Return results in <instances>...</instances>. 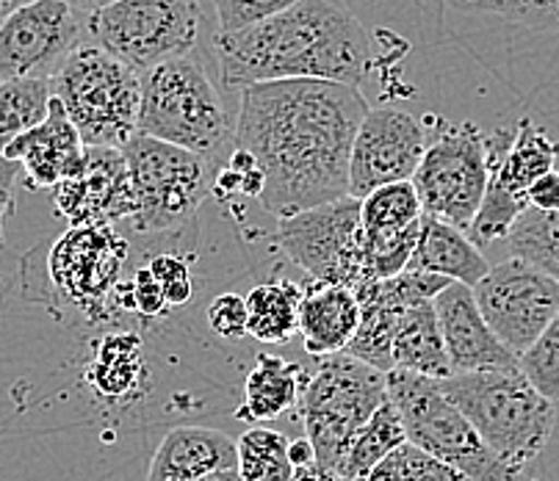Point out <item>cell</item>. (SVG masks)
<instances>
[{"label":"cell","mask_w":559,"mask_h":481,"mask_svg":"<svg viewBox=\"0 0 559 481\" xmlns=\"http://www.w3.org/2000/svg\"><path fill=\"white\" fill-rule=\"evenodd\" d=\"M366 113L364 92L328 81L241 92L233 144L261 169L263 211L283 219L349 196L352 144Z\"/></svg>","instance_id":"cell-1"},{"label":"cell","mask_w":559,"mask_h":481,"mask_svg":"<svg viewBox=\"0 0 559 481\" xmlns=\"http://www.w3.org/2000/svg\"><path fill=\"white\" fill-rule=\"evenodd\" d=\"M219 84L241 92L277 81H328L360 89L371 39L344 0H299L277 17L214 36Z\"/></svg>","instance_id":"cell-2"},{"label":"cell","mask_w":559,"mask_h":481,"mask_svg":"<svg viewBox=\"0 0 559 481\" xmlns=\"http://www.w3.org/2000/svg\"><path fill=\"white\" fill-rule=\"evenodd\" d=\"M438 387L512 473L540 457L557 426V405L537 393L518 365L452 374Z\"/></svg>","instance_id":"cell-3"},{"label":"cell","mask_w":559,"mask_h":481,"mask_svg":"<svg viewBox=\"0 0 559 481\" xmlns=\"http://www.w3.org/2000/svg\"><path fill=\"white\" fill-rule=\"evenodd\" d=\"M139 136L158 139L200 158L225 160L236 139V119L225 97L194 56L142 72Z\"/></svg>","instance_id":"cell-4"},{"label":"cell","mask_w":559,"mask_h":481,"mask_svg":"<svg viewBox=\"0 0 559 481\" xmlns=\"http://www.w3.org/2000/svg\"><path fill=\"white\" fill-rule=\"evenodd\" d=\"M128 261V241L114 227H70L50 244L43 274L23 268V291L31 302H43L56 315L75 310L86 324L114 321L119 274Z\"/></svg>","instance_id":"cell-5"},{"label":"cell","mask_w":559,"mask_h":481,"mask_svg":"<svg viewBox=\"0 0 559 481\" xmlns=\"http://www.w3.org/2000/svg\"><path fill=\"white\" fill-rule=\"evenodd\" d=\"M56 100L78 128L86 147L126 149L139 131L142 72L84 43L50 81Z\"/></svg>","instance_id":"cell-6"},{"label":"cell","mask_w":559,"mask_h":481,"mask_svg":"<svg viewBox=\"0 0 559 481\" xmlns=\"http://www.w3.org/2000/svg\"><path fill=\"white\" fill-rule=\"evenodd\" d=\"M388 401L385 374L349 354L324 357L299 401L316 465L344 476L357 432Z\"/></svg>","instance_id":"cell-7"},{"label":"cell","mask_w":559,"mask_h":481,"mask_svg":"<svg viewBox=\"0 0 559 481\" xmlns=\"http://www.w3.org/2000/svg\"><path fill=\"white\" fill-rule=\"evenodd\" d=\"M429 144L413 175L424 216L468 232L490 180V133L476 122L427 117Z\"/></svg>","instance_id":"cell-8"},{"label":"cell","mask_w":559,"mask_h":481,"mask_svg":"<svg viewBox=\"0 0 559 481\" xmlns=\"http://www.w3.org/2000/svg\"><path fill=\"white\" fill-rule=\"evenodd\" d=\"M388 398L405 423L407 443L427 457L449 465L471 481H515L493 452L483 443L463 412L441 393L438 382L427 376L391 371L385 374Z\"/></svg>","instance_id":"cell-9"},{"label":"cell","mask_w":559,"mask_h":481,"mask_svg":"<svg viewBox=\"0 0 559 481\" xmlns=\"http://www.w3.org/2000/svg\"><path fill=\"white\" fill-rule=\"evenodd\" d=\"M131 175L136 232H175L189 225L214 191V164L175 144L133 136L122 149Z\"/></svg>","instance_id":"cell-10"},{"label":"cell","mask_w":559,"mask_h":481,"mask_svg":"<svg viewBox=\"0 0 559 481\" xmlns=\"http://www.w3.org/2000/svg\"><path fill=\"white\" fill-rule=\"evenodd\" d=\"M200 31V0H119L86 20L92 45L136 72L194 56Z\"/></svg>","instance_id":"cell-11"},{"label":"cell","mask_w":559,"mask_h":481,"mask_svg":"<svg viewBox=\"0 0 559 481\" xmlns=\"http://www.w3.org/2000/svg\"><path fill=\"white\" fill-rule=\"evenodd\" d=\"M557 158L559 144L532 119L490 133V180L468 230L479 250L507 241L515 221L530 208L526 191L543 175L554 172Z\"/></svg>","instance_id":"cell-12"},{"label":"cell","mask_w":559,"mask_h":481,"mask_svg":"<svg viewBox=\"0 0 559 481\" xmlns=\"http://www.w3.org/2000/svg\"><path fill=\"white\" fill-rule=\"evenodd\" d=\"M274 241L313 282L355 291L366 282V232L360 200L344 196L335 203L277 219Z\"/></svg>","instance_id":"cell-13"},{"label":"cell","mask_w":559,"mask_h":481,"mask_svg":"<svg viewBox=\"0 0 559 481\" xmlns=\"http://www.w3.org/2000/svg\"><path fill=\"white\" fill-rule=\"evenodd\" d=\"M476 308L507 351L521 357L559 313V282L521 257L490 266L474 288Z\"/></svg>","instance_id":"cell-14"},{"label":"cell","mask_w":559,"mask_h":481,"mask_svg":"<svg viewBox=\"0 0 559 481\" xmlns=\"http://www.w3.org/2000/svg\"><path fill=\"white\" fill-rule=\"evenodd\" d=\"M84 36L86 23L67 0H34L0 23V81H53Z\"/></svg>","instance_id":"cell-15"},{"label":"cell","mask_w":559,"mask_h":481,"mask_svg":"<svg viewBox=\"0 0 559 481\" xmlns=\"http://www.w3.org/2000/svg\"><path fill=\"white\" fill-rule=\"evenodd\" d=\"M427 144L429 131L418 117L399 108H369L352 144L349 196L366 200L382 185L413 180Z\"/></svg>","instance_id":"cell-16"},{"label":"cell","mask_w":559,"mask_h":481,"mask_svg":"<svg viewBox=\"0 0 559 481\" xmlns=\"http://www.w3.org/2000/svg\"><path fill=\"white\" fill-rule=\"evenodd\" d=\"M452 279L438 274L405 272L391 279H366L355 288L360 304V327L344 354L355 357L371 369L391 374L393 371V335L399 318L418 302H432Z\"/></svg>","instance_id":"cell-17"},{"label":"cell","mask_w":559,"mask_h":481,"mask_svg":"<svg viewBox=\"0 0 559 481\" xmlns=\"http://www.w3.org/2000/svg\"><path fill=\"white\" fill-rule=\"evenodd\" d=\"M56 214L70 227H114L136 214L131 175L122 149L86 147L81 175L53 189Z\"/></svg>","instance_id":"cell-18"},{"label":"cell","mask_w":559,"mask_h":481,"mask_svg":"<svg viewBox=\"0 0 559 481\" xmlns=\"http://www.w3.org/2000/svg\"><path fill=\"white\" fill-rule=\"evenodd\" d=\"M435 313L441 324L452 374H474L490 369H515L518 357L501 346L488 321L476 308L474 291L460 282H449L435 297Z\"/></svg>","instance_id":"cell-19"},{"label":"cell","mask_w":559,"mask_h":481,"mask_svg":"<svg viewBox=\"0 0 559 481\" xmlns=\"http://www.w3.org/2000/svg\"><path fill=\"white\" fill-rule=\"evenodd\" d=\"M9 160L20 164L25 175V183L31 191L56 189L61 180H70L81 175L86 160V144L67 117L64 106L59 100H50L48 119L34 131L23 133L3 149Z\"/></svg>","instance_id":"cell-20"},{"label":"cell","mask_w":559,"mask_h":481,"mask_svg":"<svg viewBox=\"0 0 559 481\" xmlns=\"http://www.w3.org/2000/svg\"><path fill=\"white\" fill-rule=\"evenodd\" d=\"M227 468H238L236 440L219 429L178 426L155 448L147 481H197Z\"/></svg>","instance_id":"cell-21"},{"label":"cell","mask_w":559,"mask_h":481,"mask_svg":"<svg viewBox=\"0 0 559 481\" xmlns=\"http://www.w3.org/2000/svg\"><path fill=\"white\" fill-rule=\"evenodd\" d=\"M360 327V304L352 288L313 282L302 288L299 335L310 357L344 354Z\"/></svg>","instance_id":"cell-22"},{"label":"cell","mask_w":559,"mask_h":481,"mask_svg":"<svg viewBox=\"0 0 559 481\" xmlns=\"http://www.w3.org/2000/svg\"><path fill=\"white\" fill-rule=\"evenodd\" d=\"M150 371L136 333H108L92 344L84 385L106 405H128L147 390Z\"/></svg>","instance_id":"cell-23"},{"label":"cell","mask_w":559,"mask_h":481,"mask_svg":"<svg viewBox=\"0 0 559 481\" xmlns=\"http://www.w3.org/2000/svg\"><path fill=\"white\" fill-rule=\"evenodd\" d=\"M407 272L438 274L465 288H474L490 272V266L468 232L421 214V232Z\"/></svg>","instance_id":"cell-24"},{"label":"cell","mask_w":559,"mask_h":481,"mask_svg":"<svg viewBox=\"0 0 559 481\" xmlns=\"http://www.w3.org/2000/svg\"><path fill=\"white\" fill-rule=\"evenodd\" d=\"M305 385L308 376L299 363H288L274 354H258L255 369L245 382V401L236 410V418L258 426L286 416L288 410L299 407Z\"/></svg>","instance_id":"cell-25"},{"label":"cell","mask_w":559,"mask_h":481,"mask_svg":"<svg viewBox=\"0 0 559 481\" xmlns=\"http://www.w3.org/2000/svg\"><path fill=\"white\" fill-rule=\"evenodd\" d=\"M393 371H407V374L427 376L435 382L452 376V363H449L441 324L435 313V299L413 304L399 318L396 335H393Z\"/></svg>","instance_id":"cell-26"},{"label":"cell","mask_w":559,"mask_h":481,"mask_svg":"<svg viewBox=\"0 0 559 481\" xmlns=\"http://www.w3.org/2000/svg\"><path fill=\"white\" fill-rule=\"evenodd\" d=\"M302 288L292 279L261 282L247 293V338L261 344H288L299 335Z\"/></svg>","instance_id":"cell-27"},{"label":"cell","mask_w":559,"mask_h":481,"mask_svg":"<svg viewBox=\"0 0 559 481\" xmlns=\"http://www.w3.org/2000/svg\"><path fill=\"white\" fill-rule=\"evenodd\" d=\"M53 89L50 81L12 77L0 81V153L48 119Z\"/></svg>","instance_id":"cell-28"},{"label":"cell","mask_w":559,"mask_h":481,"mask_svg":"<svg viewBox=\"0 0 559 481\" xmlns=\"http://www.w3.org/2000/svg\"><path fill=\"white\" fill-rule=\"evenodd\" d=\"M241 481H294L292 440L277 429L252 426L236 440Z\"/></svg>","instance_id":"cell-29"},{"label":"cell","mask_w":559,"mask_h":481,"mask_svg":"<svg viewBox=\"0 0 559 481\" xmlns=\"http://www.w3.org/2000/svg\"><path fill=\"white\" fill-rule=\"evenodd\" d=\"M405 423H402L396 407H393L391 398H388L385 405L371 416V421L357 432L355 443H352L349 448V457H346L344 465V479L364 481L382 459L391 457V454L396 452V448L405 446Z\"/></svg>","instance_id":"cell-30"},{"label":"cell","mask_w":559,"mask_h":481,"mask_svg":"<svg viewBox=\"0 0 559 481\" xmlns=\"http://www.w3.org/2000/svg\"><path fill=\"white\" fill-rule=\"evenodd\" d=\"M507 250L559 282V214L526 208L507 236Z\"/></svg>","instance_id":"cell-31"},{"label":"cell","mask_w":559,"mask_h":481,"mask_svg":"<svg viewBox=\"0 0 559 481\" xmlns=\"http://www.w3.org/2000/svg\"><path fill=\"white\" fill-rule=\"evenodd\" d=\"M360 216H364V232H393L416 225L421 219V203L413 180L371 191L366 200H360Z\"/></svg>","instance_id":"cell-32"},{"label":"cell","mask_w":559,"mask_h":481,"mask_svg":"<svg viewBox=\"0 0 559 481\" xmlns=\"http://www.w3.org/2000/svg\"><path fill=\"white\" fill-rule=\"evenodd\" d=\"M465 14H490L507 23L559 34V0H443Z\"/></svg>","instance_id":"cell-33"},{"label":"cell","mask_w":559,"mask_h":481,"mask_svg":"<svg viewBox=\"0 0 559 481\" xmlns=\"http://www.w3.org/2000/svg\"><path fill=\"white\" fill-rule=\"evenodd\" d=\"M421 219L405 230L393 232H366V268L371 279H391L405 274L411 257L416 252Z\"/></svg>","instance_id":"cell-34"},{"label":"cell","mask_w":559,"mask_h":481,"mask_svg":"<svg viewBox=\"0 0 559 481\" xmlns=\"http://www.w3.org/2000/svg\"><path fill=\"white\" fill-rule=\"evenodd\" d=\"M518 369L532 385L537 387V393L554 401H559V313L554 315L551 324L543 329L540 338L532 344L530 351L518 357Z\"/></svg>","instance_id":"cell-35"},{"label":"cell","mask_w":559,"mask_h":481,"mask_svg":"<svg viewBox=\"0 0 559 481\" xmlns=\"http://www.w3.org/2000/svg\"><path fill=\"white\" fill-rule=\"evenodd\" d=\"M299 0H214L216 34H236V31L252 28L258 23L277 17L292 9Z\"/></svg>","instance_id":"cell-36"},{"label":"cell","mask_w":559,"mask_h":481,"mask_svg":"<svg viewBox=\"0 0 559 481\" xmlns=\"http://www.w3.org/2000/svg\"><path fill=\"white\" fill-rule=\"evenodd\" d=\"M147 268L153 272V277L162 282L169 308H180V304H186L194 297L189 257L175 255V252H162V255L150 257Z\"/></svg>","instance_id":"cell-37"},{"label":"cell","mask_w":559,"mask_h":481,"mask_svg":"<svg viewBox=\"0 0 559 481\" xmlns=\"http://www.w3.org/2000/svg\"><path fill=\"white\" fill-rule=\"evenodd\" d=\"M211 333L225 340L247 338V297L241 293H219L205 310Z\"/></svg>","instance_id":"cell-38"},{"label":"cell","mask_w":559,"mask_h":481,"mask_svg":"<svg viewBox=\"0 0 559 481\" xmlns=\"http://www.w3.org/2000/svg\"><path fill=\"white\" fill-rule=\"evenodd\" d=\"M128 299H131V308L144 318H162L169 310L162 282L153 277L147 266L133 274L131 286H128Z\"/></svg>","instance_id":"cell-39"},{"label":"cell","mask_w":559,"mask_h":481,"mask_svg":"<svg viewBox=\"0 0 559 481\" xmlns=\"http://www.w3.org/2000/svg\"><path fill=\"white\" fill-rule=\"evenodd\" d=\"M20 175H23V167L0 153V255H3V244H7V221L12 219L14 208H17L14 185H17Z\"/></svg>","instance_id":"cell-40"},{"label":"cell","mask_w":559,"mask_h":481,"mask_svg":"<svg viewBox=\"0 0 559 481\" xmlns=\"http://www.w3.org/2000/svg\"><path fill=\"white\" fill-rule=\"evenodd\" d=\"M364 481H413V446L405 443L402 448L382 459Z\"/></svg>","instance_id":"cell-41"},{"label":"cell","mask_w":559,"mask_h":481,"mask_svg":"<svg viewBox=\"0 0 559 481\" xmlns=\"http://www.w3.org/2000/svg\"><path fill=\"white\" fill-rule=\"evenodd\" d=\"M526 203L530 208L543 211V214H559V172L543 175L540 180L532 183V189L526 191Z\"/></svg>","instance_id":"cell-42"},{"label":"cell","mask_w":559,"mask_h":481,"mask_svg":"<svg viewBox=\"0 0 559 481\" xmlns=\"http://www.w3.org/2000/svg\"><path fill=\"white\" fill-rule=\"evenodd\" d=\"M413 481H471V479L460 473V470L427 457V454L418 452V448L413 446Z\"/></svg>","instance_id":"cell-43"},{"label":"cell","mask_w":559,"mask_h":481,"mask_svg":"<svg viewBox=\"0 0 559 481\" xmlns=\"http://www.w3.org/2000/svg\"><path fill=\"white\" fill-rule=\"evenodd\" d=\"M114 3H119V0H67V7H70L78 17L84 20V23L90 17H95L97 12H103V9L114 7Z\"/></svg>","instance_id":"cell-44"},{"label":"cell","mask_w":559,"mask_h":481,"mask_svg":"<svg viewBox=\"0 0 559 481\" xmlns=\"http://www.w3.org/2000/svg\"><path fill=\"white\" fill-rule=\"evenodd\" d=\"M294 481H349V479L333 473V470L319 468V465L313 462V465H305V468H297V476H294Z\"/></svg>","instance_id":"cell-45"},{"label":"cell","mask_w":559,"mask_h":481,"mask_svg":"<svg viewBox=\"0 0 559 481\" xmlns=\"http://www.w3.org/2000/svg\"><path fill=\"white\" fill-rule=\"evenodd\" d=\"M28 3H34V0H0V23H3L9 14L17 12V9L28 7Z\"/></svg>","instance_id":"cell-46"},{"label":"cell","mask_w":559,"mask_h":481,"mask_svg":"<svg viewBox=\"0 0 559 481\" xmlns=\"http://www.w3.org/2000/svg\"><path fill=\"white\" fill-rule=\"evenodd\" d=\"M197 481H241V473H238V468H227V470H216V473L203 476V479H197Z\"/></svg>","instance_id":"cell-47"}]
</instances>
